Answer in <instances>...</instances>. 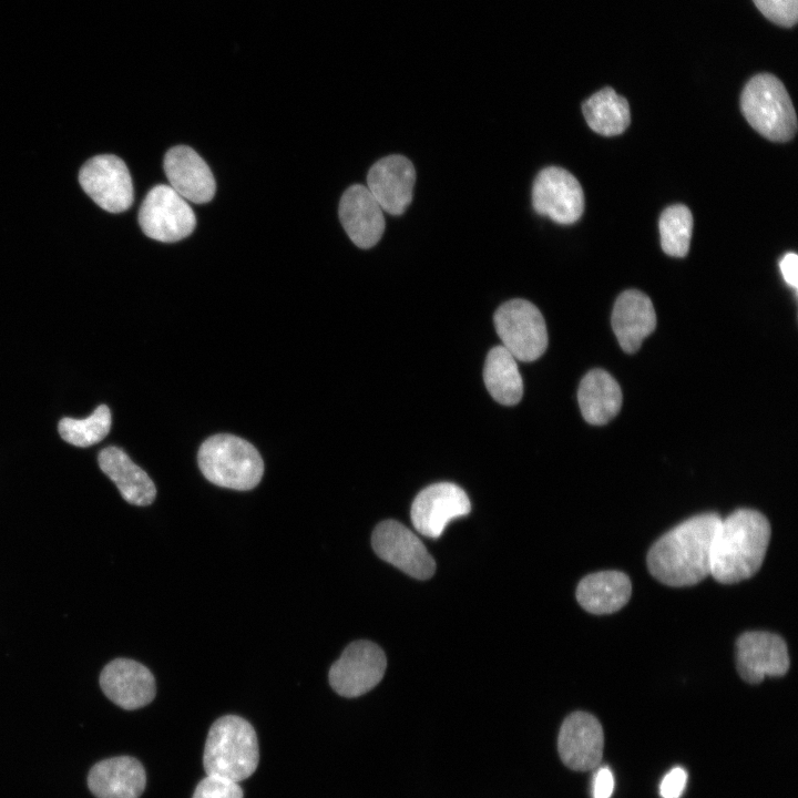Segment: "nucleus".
Segmentation results:
<instances>
[{
	"label": "nucleus",
	"instance_id": "obj_1",
	"mask_svg": "<svg viewBox=\"0 0 798 798\" xmlns=\"http://www.w3.org/2000/svg\"><path fill=\"white\" fill-rule=\"evenodd\" d=\"M722 518L703 513L663 534L647 553L649 573L661 583L683 587L710 575V551Z\"/></svg>",
	"mask_w": 798,
	"mask_h": 798
},
{
	"label": "nucleus",
	"instance_id": "obj_2",
	"mask_svg": "<svg viewBox=\"0 0 798 798\" xmlns=\"http://www.w3.org/2000/svg\"><path fill=\"white\" fill-rule=\"evenodd\" d=\"M767 518L738 509L720 520L712 543L710 576L723 584L749 579L760 569L770 541Z\"/></svg>",
	"mask_w": 798,
	"mask_h": 798
},
{
	"label": "nucleus",
	"instance_id": "obj_3",
	"mask_svg": "<svg viewBox=\"0 0 798 798\" xmlns=\"http://www.w3.org/2000/svg\"><path fill=\"white\" fill-rule=\"evenodd\" d=\"M258 759L257 736L247 720L227 715L213 723L203 754L207 776L239 782L256 770Z\"/></svg>",
	"mask_w": 798,
	"mask_h": 798
},
{
	"label": "nucleus",
	"instance_id": "obj_4",
	"mask_svg": "<svg viewBox=\"0 0 798 798\" xmlns=\"http://www.w3.org/2000/svg\"><path fill=\"white\" fill-rule=\"evenodd\" d=\"M198 467L212 483L246 491L255 488L264 473L257 449L234 434L219 433L207 438L197 453Z\"/></svg>",
	"mask_w": 798,
	"mask_h": 798
},
{
	"label": "nucleus",
	"instance_id": "obj_5",
	"mask_svg": "<svg viewBox=\"0 0 798 798\" xmlns=\"http://www.w3.org/2000/svg\"><path fill=\"white\" fill-rule=\"evenodd\" d=\"M741 112L760 135L786 142L797 131V116L782 82L770 73H759L745 85L740 95Z\"/></svg>",
	"mask_w": 798,
	"mask_h": 798
},
{
	"label": "nucleus",
	"instance_id": "obj_6",
	"mask_svg": "<svg viewBox=\"0 0 798 798\" xmlns=\"http://www.w3.org/2000/svg\"><path fill=\"white\" fill-rule=\"evenodd\" d=\"M494 326L503 347L518 360H536L548 347L543 316L528 300L512 299L502 304L494 314Z\"/></svg>",
	"mask_w": 798,
	"mask_h": 798
},
{
	"label": "nucleus",
	"instance_id": "obj_7",
	"mask_svg": "<svg viewBox=\"0 0 798 798\" xmlns=\"http://www.w3.org/2000/svg\"><path fill=\"white\" fill-rule=\"evenodd\" d=\"M143 233L155 241L174 243L191 235L196 226L195 214L170 185H156L145 196L139 211Z\"/></svg>",
	"mask_w": 798,
	"mask_h": 798
},
{
	"label": "nucleus",
	"instance_id": "obj_8",
	"mask_svg": "<svg viewBox=\"0 0 798 798\" xmlns=\"http://www.w3.org/2000/svg\"><path fill=\"white\" fill-rule=\"evenodd\" d=\"M387 659L375 643L360 640L349 644L329 669L332 689L344 697H358L383 677Z\"/></svg>",
	"mask_w": 798,
	"mask_h": 798
},
{
	"label": "nucleus",
	"instance_id": "obj_9",
	"mask_svg": "<svg viewBox=\"0 0 798 798\" xmlns=\"http://www.w3.org/2000/svg\"><path fill=\"white\" fill-rule=\"evenodd\" d=\"M83 191L104 211L121 213L133 203V184L125 163L112 154L96 155L80 170Z\"/></svg>",
	"mask_w": 798,
	"mask_h": 798
},
{
	"label": "nucleus",
	"instance_id": "obj_10",
	"mask_svg": "<svg viewBox=\"0 0 798 798\" xmlns=\"http://www.w3.org/2000/svg\"><path fill=\"white\" fill-rule=\"evenodd\" d=\"M534 211L555 223L573 224L584 211V193L574 175L562 167L550 166L539 172L532 186Z\"/></svg>",
	"mask_w": 798,
	"mask_h": 798
},
{
	"label": "nucleus",
	"instance_id": "obj_11",
	"mask_svg": "<svg viewBox=\"0 0 798 798\" xmlns=\"http://www.w3.org/2000/svg\"><path fill=\"white\" fill-rule=\"evenodd\" d=\"M376 554L383 561L418 580L432 576L436 563L420 539L402 523H379L371 536Z\"/></svg>",
	"mask_w": 798,
	"mask_h": 798
},
{
	"label": "nucleus",
	"instance_id": "obj_12",
	"mask_svg": "<svg viewBox=\"0 0 798 798\" xmlns=\"http://www.w3.org/2000/svg\"><path fill=\"white\" fill-rule=\"evenodd\" d=\"M471 511L467 493L454 483L439 482L415 498L410 516L415 529L428 538H439L450 521Z\"/></svg>",
	"mask_w": 798,
	"mask_h": 798
},
{
	"label": "nucleus",
	"instance_id": "obj_13",
	"mask_svg": "<svg viewBox=\"0 0 798 798\" xmlns=\"http://www.w3.org/2000/svg\"><path fill=\"white\" fill-rule=\"evenodd\" d=\"M736 649L737 671L749 684H758L766 676H782L789 668L786 642L777 634L745 632L737 638Z\"/></svg>",
	"mask_w": 798,
	"mask_h": 798
},
{
	"label": "nucleus",
	"instance_id": "obj_14",
	"mask_svg": "<svg viewBox=\"0 0 798 798\" xmlns=\"http://www.w3.org/2000/svg\"><path fill=\"white\" fill-rule=\"evenodd\" d=\"M604 748L603 728L593 715L574 712L560 729L557 750L565 766L585 771L597 767Z\"/></svg>",
	"mask_w": 798,
	"mask_h": 798
},
{
	"label": "nucleus",
	"instance_id": "obj_15",
	"mask_svg": "<svg viewBox=\"0 0 798 798\" xmlns=\"http://www.w3.org/2000/svg\"><path fill=\"white\" fill-rule=\"evenodd\" d=\"M415 182L413 164L399 154L377 161L367 175L368 190L382 211L391 215H400L408 208Z\"/></svg>",
	"mask_w": 798,
	"mask_h": 798
},
{
	"label": "nucleus",
	"instance_id": "obj_16",
	"mask_svg": "<svg viewBox=\"0 0 798 798\" xmlns=\"http://www.w3.org/2000/svg\"><path fill=\"white\" fill-rule=\"evenodd\" d=\"M103 693L124 709H136L150 704L155 697L153 674L141 663L129 658L110 662L100 675Z\"/></svg>",
	"mask_w": 798,
	"mask_h": 798
},
{
	"label": "nucleus",
	"instance_id": "obj_17",
	"mask_svg": "<svg viewBox=\"0 0 798 798\" xmlns=\"http://www.w3.org/2000/svg\"><path fill=\"white\" fill-rule=\"evenodd\" d=\"M339 219L349 238L360 248H370L385 231L383 211L367 186L348 187L339 202Z\"/></svg>",
	"mask_w": 798,
	"mask_h": 798
},
{
	"label": "nucleus",
	"instance_id": "obj_18",
	"mask_svg": "<svg viewBox=\"0 0 798 798\" xmlns=\"http://www.w3.org/2000/svg\"><path fill=\"white\" fill-rule=\"evenodd\" d=\"M163 166L170 186L183 198L204 204L214 197V176L206 162L190 146L178 145L168 150Z\"/></svg>",
	"mask_w": 798,
	"mask_h": 798
},
{
	"label": "nucleus",
	"instance_id": "obj_19",
	"mask_svg": "<svg viewBox=\"0 0 798 798\" xmlns=\"http://www.w3.org/2000/svg\"><path fill=\"white\" fill-rule=\"evenodd\" d=\"M611 321L622 349L633 354L655 329L656 314L648 296L640 290L630 289L617 297Z\"/></svg>",
	"mask_w": 798,
	"mask_h": 798
},
{
	"label": "nucleus",
	"instance_id": "obj_20",
	"mask_svg": "<svg viewBox=\"0 0 798 798\" xmlns=\"http://www.w3.org/2000/svg\"><path fill=\"white\" fill-rule=\"evenodd\" d=\"M145 784L143 766L130 756L104 759L88 776L89 788L96 798H139Z\"/></svg>",
	"mask_w": 798,
	"mask_h": 798
},
{
	"label": "nucleus",
	"instance_id": "obj_21",
	"mask_svg": "<svg viewBox=\"0 0 798 798\" xmlns=\"http://www.w3.org/2000/svg\"><path fill=\"white\" fill-rule=\"evenodd\" d=\"M101 470L115 483L122 498L134 505H149L156 488L149 474L117 447H108L99 454Z\"/></svg>",
	"mask_w": 798,
	"mask_h": 798
},
{
	"label": "nucleus",
	"instance_id": "obj_22",
	"mask_svg": "<svg viewBox=\"0 0 798 798\" xmlns=\"http://www.w3.org/2000/svg\"><path fill=\"white\" fill-rule=\"evenodd\" d=\"M632 584L620 571H601L584 576L576 589V600L589 613L611 614L621 610L630 600Z\"/></svg>",
	"mask_w": 798,
	"mask_h": 798
},
{
	"label": "nucleus",
	"instance_id": "obj_23",
	"mask_svg": "<svg viewBox=\"0 0 798 798\" xmlns=\"http://www.w3.org/2000/svg\"><path fill=\"white\" fill-rule=\"evenodd\" d=\"M622 390L617 381L605 370L593 369L580 382L577 400L581 413L591 424H605L622 406Z\"/></svg>",
	"mask_w": 798,
	"mask_h": 798
},
{
	"label": "nucleus",
	"instance_id": "obj_24",
	"mask_svg": "<svg viewBox=\"0 0 798 798\" xmlns=\"http://www.w3.org/2000/svg\"><path fill=\"white\" fill-rule=\"evenodd\" d=\"M582 111L587 125L603 136L623 133L631 122L627 100L608 86L585 100Z\"/></svg>",
	"mask_w": 798,
	"mask_h": 798
},
{
	"label": "nucleus",
	"instance_id": "obj_25",
	"mask_svg": "<svg viewBox=\"0 0 798 798\" xmlns=\"http://www.w3.org/2000/svg\"><path fill=\"white\" fill-rule=\"evenodd\" d=\"M484 385L491 397L501 405L513 406L523 395V381L515 358L503 347H493L483 368Z\"/></svg>",
	"mask_w": 798,
	"mask_h": 798
},
{
	"label": "nucleus",
	"instance_id": "obj_26",
	"mask_svg": "<svg viewBox=\"0 0 798 798\" xmlns=\"http://www.w3.org/2000/svg\"><path fill=\"white\" fill-rule=\"evenodd\" d=\"M661 246L664 253L684 257L689 249L693 233V215L683 204L665 208L658 222Z\"/></svg>",
	"mask_w": 798,
	"mask_h": 798
},
{
	"label": "nucleus",
	"instance_id": "obj_27",
	"mask_svg": "<svg viewBox=\"0 0 798 798\" xmlns=\"http://www.w3.org/2000/svg\"><path fill=\"white\" fill-rule=\"evenodd\" d=\"M111 428V411L108 406H99L85 419L62 418L58 430L61 438L76 447H89L106 437Z\"/></svg>",
	"mask_w": 798,
	"mask_h": 798
},
{
	"label": "nucleus",
	"instance_id": "obj_28",
	"mask_svg": "<svg viewBox=\"0 0 798 798\" xmlns=\"http://www.w3.org/2000/svg\"><path fill=\"white\" fill-rule=\"evenodd\" d=\"M757 9L771 22L790 28L798 19V0H753Z\"/></svg>",
	"mask_w": 798,
	"mask_h": 798
},
{
	"label": "nucleus",
	"instance_id": "obj_29",
	"mask_svg": "<svg viewBox=\"0 0 798 798\" xmlns=\"http://www.w3.org/2000/svg\"><path fill=\"white\" fill-rule=\"evenodd\" d=\"M193 798H243V790L238 782L206 775L198 782Z\"/></svg>",
	"mask_w": 798,
	"mask_h": 798
},
{
	"label": "nucleus",
	"instance_id": "obj_30",
	"mask_svg": "<svg viewBox=\"0 0 798 798\" xmlns=\"http://www.w3.org/2000/svg\"><path fill=\"white\" fill-rule=\"evenodd\" d=\"M687 782V773L681 767L669 770L661 781L659 794L663 798H679Z\"/></svg>",
	"mask_w": 798,
	"mask_h": 798
},
{
	"label": "nucleus",
	"instance_id": "obj_31",
	"mask_svg": "<svg viewBox=\"0 0 798 798\" xmlns=\"http://www.w3.org/2000/svg\"><path fill=\"white\" fill-rule=\"evenodd\" d=\"M614 790V776L607 767H601L593 776V798H610Z\"/></svg>",
	"mask_w": 798,
	"mask_h": 798
},
{
	"label": "nucleus",
	"instance_id": "obj_32",
	"mask_svg": "<svg viewBox=\"0 0 798 798\" xmlns=\"http://www.w3.org/2000/svg\"><path fill=\"white\" fill-rule=\"evenodd\" d=\"M782 278L790 287H798V256L795 253H787L779 262Z\"/></svg>",
	"mask_w": 798,
	"mask_h": 798
}]
</instances>
